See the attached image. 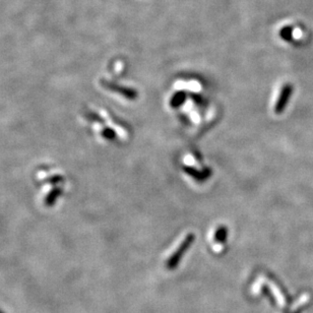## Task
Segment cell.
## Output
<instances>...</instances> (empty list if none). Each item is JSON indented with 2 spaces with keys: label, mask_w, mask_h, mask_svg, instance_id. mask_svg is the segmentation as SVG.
Wrapping results in <instances>:
<instances>
[{
  "label": "cell",
  "mask_w": 313,
  "mask_h": 313,
  "mask_svg": "<svg viewBox=\"0 0 313 313\" xmlns=\"http://www.w3.org/2000/svg\"><path fill=\"white\" fill-rule=\"evenodd\" d=\"M292 91H293V88L290 85H287V86H285L283 87L281 96L278 97V103L276 105V112H277V113H281V112L285 109L287 103L289 102V99H290L291 95H292Z\"/></svg>",
  "instance_id": "obj_1"
}]
</instances>
